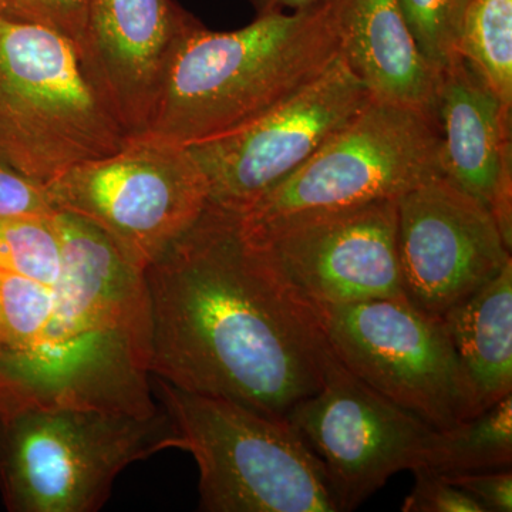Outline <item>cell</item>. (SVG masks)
Here are the masks:
<instances>
[{
    "instance_id": "cell-16",
    "label": "cell",
    "mask_w": 512,
    "mask_h": 512,
    "mask_svg": "<svg viewBox=\"0 0 512 512\" xmlns=\"http://www.w3.org/2000/svg\"><path fill=\"white\" fill-rule=\"evenodd\" d=\"M481 410L512 393V261L443 316Z\"/></svg>"
},
{
    "instance_id": "cell-26",
    "label": "cell",
    "mask_w": 512,
    "mask_h": 512,
    "mask_svg": "<svg viewBox=\"0 0 512 512\" xmlns=\"http://www.w3.org/2000/svg\"><path fill=\"white\" fill-rule=\"evenodd\" d=\"M5 9H6V0H0V16H2L3 13H5Z\"/></svg>"
},
{
    "instance_id": "cell-8",
    "label": "cell",
    "mask_w": 512,
    "mask_h": 512,
    "mask_svg": "<svg viewBox=\"0 0 512 512\" xmlns=\"http://www.w3.org/2000/svg\"><path fill=\"white\" fill-rule=\"evenodd\" d=\"M318 309L340 362L433 429L483 413L443 319L421 312L406 296Z\"/></svg>"
},
{
    "instance_id": "cell-5",
    "label": "cell",
    "mask_w": 512,
    "mask_h": 512,
    "mask_svg": "<svg viewBox=\"0 0 512 512\" xmlns=\"http://www.w3.org/2000/svg\"><path fill=\"white\" fill-rule=\"evenodd\" d=\"M178 448L200 470V510L339 512L325 468L291 423L156 379Z\"/></svg>"
},
{
    "instance_id": "cell-23",
    "label": "cell",
    "mask_w": 512,
    "mask_h": 512,
    "mask_svg": "<svg viewBox=\"0 0 512 512\" xmlns=\"http://www.w3.org/2000/svg\"><path fill=\"white\" fill-rule=\"evenodd\" d=\"M55 211L42 184L0 163V218H46Z\"/></svg>"
},
{
    "instance_id": "cell-9",
    "label": "cell",
    "mask_w": 512,
    "mask_h": 512,
    "mask_svg": "<svg viewBox=\"0 0 512 512\" xmlns=\"http://www.w3.org/2000/svg\"><path fill=\"white\" fill-rule=\"evenodd\" d=\"M372 100L339 53L316 79L264 116L188 147L207 180L210 204L237 214L247 211Z\"/></svg>"
},
{
    "instance_id": "cell-19",
    "label": "cell",
    "mask_w": 512,
    "mask_h": 512,
    "mask_svg": "<svg viewBox=\"0 0 512 512\" xmlns=\"http://www.w3.org/2000/svg\"><path fill=\"white\" fill-rule=\"evenodd\" d=\"M53 214L46 218H0V271L46 285L59 282L63 248Z\"/></svg>"
},
{
    "instance_id": "cell-10",
    "label": "cell",
    "mask_w": 512,
    "mask_h": 512,
    "mask_svg": "<svg viewBox=\"0 0 512 512\" xmlns=\"http://www.w3.org/2000/svg\"><path fill=\"white\" fill-rule=\"evenodd\" d=\"M286 420L325 468L339 512L355 510L394 474L424 466L436 436L426 421L353 375L332 349L322 386Z\"/></svg>"
},
{
    "instance_id": "cell-7",
    "label": "cell",
    "mask_w": 512,
    "mask_h": 512,
    "mask_svg": "<svg viewBox=\"0 0 512 512\" xmlns=\"http://www.w3.org/2000/svg\"><path fill=\"white\" fill-rule=\"evenodd\" d=\"M43 188L56 211L99 228L143 272L210 204L188 147L153 136L130 138L116 153L76 165Z\"/></svg>"
},
{
    "instance_id": "cell-20",
    "label": "cell",
    "mask_w": 512,
    "mask_h": 512,
    "mask_svg": "<svg viewBox=\"0 0 512 512\" xmlns=\"http://www.w3.org/2000/svg\"><path fill=\"white\" fill-rule=\"evenodd\" d=\"M404 19L424 57L443 70L456 60L460 0H399Z\"/></svg>"
},
{
    "instance_id": "cell-13",
    "label": "cell",
    "mask_w": 512,
    "mask_h": 512,
    "mask_svg": "<svg viewBox=\"0 0 512 512\" xmlns=\"http://www.w3.org/2000/svg\"><path fill=\"white\" fill-rule=\"evenodd\" d=\"M195 22L173 0H90L84 70L131 138L146 134L171 57Z\"/></svg>"
},
{
    "instance_id": "cell-3",
    "label": "cell",
    "mask_w": 512,
    "mask_h": 512,
    "mask_svg": "<svg viewBox=\"0 0 512 512\" xmlns=\"http://www.w3.org/2000/svg\"><path fill=\"white\" fill-rule=\"evenodd\" d=\"M168 448L178 434L163 407H12L0 410V490L10 511L96 512L124 468Z\"/></svg>"
},
{
    "instance_id": "cell-12",
    "label": "cell",
    "mask_w": 512,
    "mask_h": 512,
    "mask_svg": "<svg viewBox=\"0 0 512 512\" xmlns=\"http://www.w3.org/2000/svg\"><path fill=\"white\" fill-rule=\"evenodd\" d=\"M397 251L404 296L434 318L512 261L490 210L446 177L397 198Z\"/></svg>"
},
{
    "instance_id": "cell-1",
    "label": "cell",
    "mask_w": 512,
    "mask_h": 512,
    "mask_svg": "<svg viewBox=\"0 0 512 512\" xmlns=\"http://www.w3.org/2000/svg\"><path fill=\"white\" fill-rule=\"evenodd\" d=\"M144 285L156 379L279 419L322 386L319 309L245 238L237 212L208 204Z\"/></svg>"
},
{
    "instance_id": "cell-11",
    "label": "cell",
    "mask_w": 512,
    "mask_h": 512,
    "mask_svg": "<svg viewBox=\"0 0 512 512\" xmlns=\"http://www.w3.org/2000/svg\"><path fill=\"white\" fill-rule=\"evenodd\" d=\"M245 238L316 308L404 296L397 200L326 212Z\"/></svg>"
},
{
    "instance_id": "cell-14",
    "label": "cell",
    "mask_w": 512,
    "mask_h": 512,
    "mask_svg": "<svg viewBox=\"0 0 512 512\" xmlns=\"http://www.w3.org/2000/svg\"><path fill=\"white\" fill-rule=\"evenodd\" d=\"M437 121L444 177L490 210L512 249L511 109L458 56L441 70Z\"/></svg>"
},
{
    "instance_id": "cell-27",
    "label": "cell",
    "mask_w": 512,
    "mask_h": 512,
    "mask_svg": "<svg viewBox=\"0 0 512 512\" xmlns=\"http://www.w3.org/2000/svg\"><path fill=\"white\" fill-rule=\"evenodd\" d=\"M468 0H460L461 16H463L464 8H466Z\"/></svg>"
},
{
    "instance_id": "cell-2",
    "label": "cell",
    "mask_w": 512,
    "mask_h": 512,
    "mask_svg": "<svg viewBox=\"0 0 512 512\" xmlns=\"http://www.w3.org/2000/svg\"><path fill=\"white\" fill-rule=\"evenodd\" d=\"M339 55L325 0L234 32L195 22L175 49L146 134L190 147L264 116Z\"/></svg>"
},
{
    "instance_id": "cell-24",
    "label": "cell",
    "mask_w": 512,
    "mask_h": 512,
    "mask_svg": "<svg viewBox=\"0 0 512 512\" xmlns=\"http://www.w3.org/2000/svg\"><path fill=\"white\" fill-rule=\"evenodd\" d=\"M451 484L471 495L487 512L512 511V473L504 470L476 471V473L444 476Z\"/></svg>"
},
{
    "instance_id": "cell-21",
    "label": "cell",
    "mask_w": 512,
    "mask_h": 512,
    "mask_svg": "<svg viewBox=\"0 0 512 512\" xmlns=\"http://www.w3.org/2000/svg\"><path fill=\"white\" fill-rule=\"evenodd\" d=\"M90 0H6L3 16L55 30L82 49Z\"/></svg>"
},
{
    "instance_id": "cell-22",
    "label": "cell",
    "mask_w": 512,
    "mask_h": 512,
    "mask_svg": "<svg viewBox=\"0 0 512 512\" xmlns=\"http://www.w3.org/2000/svg\"><path fill=\"white\" fill-rule=\"evenodd\" d=\"M412 471L414 485L404 500L403 512H487L483 505L451 484L443 474L426 466Z\"/></svg>"
},
{
    "instance_id": "cell-17",
    "label": "cell",
    "mask_w": 512,
    "mask_h": 512,
    "mask_svg": "<svg viewBox=\"0 0 512 512\" xmlns=\"http://www.w3.org/2000/svg\"><path fill=\"white\" fill-rule=\"evenodd\" d=\"M512 464V393L483 413L436 430L424 466L443 474L504 470Z\"/></svg>"
},
{
    "instance_id": "cell-6",
    "label": "cell",
    "mask_w": 512,
    "mask_h": 512,
    "mask_svg": "<svg viewBox=\"0 0 512 512\" xmlns=\"http://www.w3.org/2000/svg\"><path fill=\"white\" fill-rule=\"evenodd\" d=\"M444 177L439 123L372 100L302 167L238 214L258 235L326 212L397 200Z\"/></svg>"
},
{
    "instance_id": "cell-15",
    "label": "cell",
    "mask_w": 512,
    "mask_h": 512,
    "mask_svg": "<svg viewBox=\"0 0 512 512\" xmlns=\"http://www.w3.org/2000/svg\"><path fill=\"white\" fill-rule=\"evenodd\" d=\"M339 53L373 100L437 121L441 70L424 57L399 0H325ZM439 123V121H437Z\"/></svg>"
},
{
    "instance_id": "cell-25",
    "label": "cell",
    "mask_w": 512,
    "mask_h": 512,
    "mask_svg": "<svg viewBox=\"0 0 512 512\" xmlns=\"http://www.w3.org/2000/svg\"><path fill=\"white\" fill-rule=\"evenodd\" d=\"M315 0H251L256 16L269 15V13L296 12L308 8Z\"/></svg>"
},
{
    "instance_id": "cell-18",
    "label": "cell",
    "mask_w": 512,
    "mask_h": 512,
    "mask_svg": "<svg viewBox=\"0 0 512 512\" xmlns=\"http://www.w3.org/2000/svg\"><path fill=\"white\" fill-rule=\"evenodd\" d=\"M457 53L512 110V0H468Z\"/></svg>"
},
{
    "instance_id": "cell-4",
    "label": "cell",
    "mask_w": 512,
    "mask_h": 512,
    "mask_svg": "<svg viewBox=\"0 0 512 512\" xmlns=\"http://www.w3.org/2000/svg\"><path fill=\"white\" fill-rule=\"evenodd\" d=\"M130 138L72 40L0 16V163L45 185Z\"/></svg>"
}]
</instances>
